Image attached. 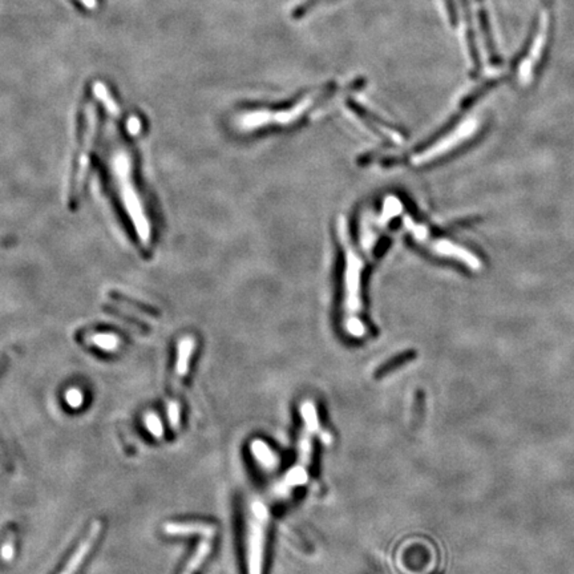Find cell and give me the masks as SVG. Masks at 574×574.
Listing matches in <instances>:
<instances>
[{"mask_svg": "<svg viewBox=\"0 0 574 574\" xmlns=\"http://www.w3.org/2000/svg\"><path fill=\"white\" fill-rule=\"evenodd\" d=\"M144 423H145V427H147V429H148L149 432L156 438V439H161L163 438V435H164V428H163V423H161V420H160V418L156 415V413H153V412H149L145 415V418H144Z\"/></svg>", "mask_w": 574, "mask_h": 574, "instance_id": "5bb4252c", "label": "cell"}, {"mask_svg": "<svg viewBox=\"0 0 574 574\" xmlns=\"http://www.w3.org/2000/svg\"><path fill=\"white\" fill-rule=\"evenodd\" d=\"M195 350H196L195 337L186 335L179 341L176 366H174V386L180 387L182 379L186 377L189 364H190V358L193 357Z\"/></svg>", "mask_w": 574, "mask_h": 574, "instance_id": "8992f818", "label": "cell"}, {"mask_svg": "<svg viewBox=\"0 0 574 574\" xmlns=\"http://www.w3.org/2000/svg\"><path fill=\"white\" fill-rule=\"evenodd\" d=\"M66 400L69 407L72 409H79L82 404L84 396H82V391L78 388H71L68 390L66 394Z\"/></svg>", "mask_w": 574, "mask_h": 574, "instance_id": "e0dca14e", "label": "cell"}, {"mask_svg": "<svg viewBox=\"0 0 574 574\" xmlns=\"http://www.w3.org/2000/svg\"><path fill=\"white\" fill-rule=\"evenodd\" d=\"M476 1H477V3H480V4L483 3V0H476Z\"/></svg>", "mask_w": 574, "mask_h": 574, "instance_id": "7402d4cb", "label": "cell"}, {"mask_svg": "<svg viewBox=\"0 0 574 574\" xmlns=\"http://www.w3.org/2000/svg\"><path fill=\"white\" fill-rule=\"evenodd\" d=\"M165 533L170 536H195L199 535L204 539H213L215 526L205 523H169L165 525Z\"/></svg>", "mask_w": 574, "mask_h": 574, "instance_id": "52a82bcc", "label": "cell"}, {"mask_svg": "<svg viewBox=\"0 0 574 574\" xmlns=\"http://www.w3.org/2000/svg\"><path fill=\"white\" fill-rule=\"evenodd\" d=\"M168 419L173 428L180 426L181 407L179 402L172 400L168 403Z\"/></svg>", "mask_w": 574, "mask_h": 574, "instance_id": "2e32d148", "label": "cell"}, {"mask_svg": "<svg viewBox=\"0 0 574 574\" xmlns=\"http://www.w3.org/2000/svg\"><path fill=\"white\" fill-rule=\"evenodd\" d=\"M250 449H251V454H253L254 459L257 460L260 463V465H262L264 469H273L276 467V464L278 463V459H277L276 454L271 451V448L261 440L253 442Z\"/></svg>", "mask_w": 574, "mask_h": 574, "instance_id": "8fae6325", "label": "cell"}, {"mask_svg": "<svg viewBox=\"0 0 574 574\" xmlns=\"http://www.w3.org/2000/svg\"><path fill=\"white\" fill-rule=\"evenodd\" d=\"M461 6H463V14H464V20H465L467 47H468V52L471 55V60H472V64L475 68V72H478L480 66H481V64H480V53H478L477 43H476V33L474 30V24H472V15H471L468 0H461Z\"/></svg>", "mask_w": 574, "mask_h": 574, "instance_id": "ba28073f", "label": "cell"}, {"mask_svg": "<svg viewBox=\"0 0 574 574\" xmlns=\"http://www.w3.org/2000/svg\"><path fill=\"white\" fill-rule=\"evenodd\" d=\"M92 342L100 348L107 350V351H112L118 347V338H116L115 335H111V334L96 335L92 338Z\"/></svg>", "mask_w": 574, "mask_h": 574, "instance_id": "9a60e30c", "label": "cell"}, {"mask_svg": "<svg viewBox=\"0 0 574 574\" xmlns=\"http://www.w3.org/2000/svg\"><path fill=\"white\" fill-rule=\"evenodd\" d=\"M431 250L442 257H449V258H455L460 262L464 263L465 266H468L471 270L475 271H480L483 269V262L478 257H476L474 253H471L469 250L464 249V247L459 246L448 240H438L433 241L431 245Z\"/></svg>", "mask_w": 574, "mask_h": 574, "instance_id": "277c9868", "label": "cell"}, {"mask_svg": "<svg viewBox=\"0 0 574 574\" xmlns=\"http://www.w3.org/2000/svg\"><path fill=\"white\" fill-rule=\"evenodd\" d=\"M445 8H447V14L449 17V23L452 27H456L459 24V12L456 10V4L454 0H444Z\"/></svg>", "mask_w": 574, "mask_h": 574, "instance_id": "ffe728a7", "label": "cell"}, {"mask_svg": "<svg viewBox=\"0 0 574 574\" xmlns=\"http://www.w3.org/2000/svg\"><path fill=\"white\" fill-rule=\"evenodd\" d=\"M539 26H540V21H539V17L536 15V17H533V20H532V24L529 27V31H528V35L525 37L523 46L520 47V50L516 52V55H514V57L512 60V66L513 68L520 66V64L528 57V55L530 53V50L533 48V44H535L536 37H537Z\"/></svg>", "mask_w": 574, "mask_h": 574, "instance_id": "30bf717a", "label": "cell"}, {"mask_svg": "<svg viewBox=\"0 0 574 574\" xmlns=\"http://www.w3.org/2000/svg\"><path fill=\"white\" fill-rule=\"evenodd\" d=\"M413 358H416V352H413V351H406V352H403V354L396 355L395 358L390 359V361H387V363H384V364H382V366L377 368V377H384V375H387V374L393 373L394 370H396V368H399L400 366H403V364H406V363H409V361H412Z\"/></svg>", "mask_w": 574, "mask_h": 574, "instance_id": "4fadbf2b", "label": "cell"}, {"mask_svg": "<svg viewBox=\"0 0 574 574\" xmlns=\"http://www.w3.org/2000/svg\"><path fill=\"white\" fill-rule=\"evenodd\" d=\"M210 552H212L210 539H204L202 541L199 542L195 556L189 559L183 574H192L195 571H197L198 568L202 565V562L209 556Z\"/></svg>", "mask_w": 574, "mask_h": 574, "instance_id": "7c38bea8", "label": "cell"}, {"mask_svg": "<svg viewBox=\"0 0 574 574\" xmlns=\"http://www.w3.org/2000/svg\"><path fill=\"white\" fill-rule=\"evenodd\" d=\"M424 406H426V396L423 391H419L416 395V407L413 411V418L416 419V423L419 424L424 416Z\"/></svg>", "mask_w": 574, "mask_h": 574, "instance_id": "ac0fdd59", "label": "cell"}, {"mask_svg": "<svg viewBox=\"0 0 574 574\" xmlns=\"http://www.w3.org/2000/svg\"><path fill=\"white\" fill-rule=\"evenodd\" d=\"M100 532H101V524H100V521H93V524L91 525V528H89L88 535L79 544V546L76 548L75 553L69 557L66 566H64V569L60 572V574L78 573V571L82 566V561L89 555L91 549L93 548L95 542L98 540Z\"/></svg>", "mask_w": 574, "mask_h": 574, "instance_id": "5b68a950", "label": "cell"}, {"mask_svg": "<svg viewBox=\"0 0 574 574\" xmlns=\"http://www.w3.org/2000/svg\"><path fill=\"white\" fill-rule=\"evenodd\" d=\"M338 238L343 251L342 270V322L345 331L354 338H361L366 334V326L361 319L363 298H361V273L363 258L354 245L347 222L343 217L338 221Z\"/></svg>", "mask_w": 574, "mask_h": 574, "instance_id": "6da1fadb", "label": "cell"}, {"mask_svg": "<svg viewBox=\"0 0 574 574\" xmlns=\"http://www.w3.org/2000/svg\"><path fill=\"white\" fill-rule=\"evenodd\" d=\"M540 1L548 11H550L555 7V0H540Z\"/></svg>", "mask_w": 574, "mask_h": 574, "instance_id": "44dd1931", "label": "cell"}, {"mask_svg": "<svg viewBox=\"0 0 574 574\" xmlns=\"http://www.w3.org/2000/svg\"><path fill=\"white\" fill-rule=\"evenodd\" d=\"M477 131V121L476 120H467L460 125L458 129L451 132L447 137L433 144L432 147L426 149L424 152L416 154L412 157V164L423 165L443 156L444 153L452 150L455 147L468 140L471 136L475 134Z\"/></svg>", "mask_w": 574, "mask_h": 574, "instance_id": "3957f363", "label": "cell"}, {"mask_svg": "<svg viewBox=\"0 0 574 574\" xmlns=\"http://www.w3.org/2000/svg\"><path fill=\"white\" fill-rule=\"evenodd\" d=\"M269 509L262 500H253L246 516L247 574H262Z\"/></svg>", "mask_w": 574, "mask_h": 574, "instance_id": "7a4b0ae2", "label": "cell"}, {"mask_svg": "<svg viewBox=\"0 0 574 574\" xmlns=\"http://www.w3.org/2000/svg\"><path fill=\"white\" fill-rule=\"evenodd\" d=\"M14 553H15V542H14V537H8L4 544L1 545L0 549V556L4 561H11L14 558Z\"/></svg>", "mask_w": 574, "mask_h": 574, "instance_id": "d6986e66", "label": "cell"}, {"mask_svg": "<svg viewBox=\"0 0 574 574\" xmlns=\"http://www.w3.org/2000/svg\"><path fill=\"white\" fill-rule=\"evenodd\" d=\"M477 17H478V26H480V30L483 33V37H484V42H485V47H487V51L490 53V60H491L492 64L497 66L499 63H501V59H500L499 52L496 50V44H494V39H493L492 27H491L490 15L485 11V8L481 7L480 11H478V14H477Z\"/></svg>", "mask_w": 574, "mask_h": 574, "instance_id": "9c48e42d", "label": "cell"}]
</instances>
